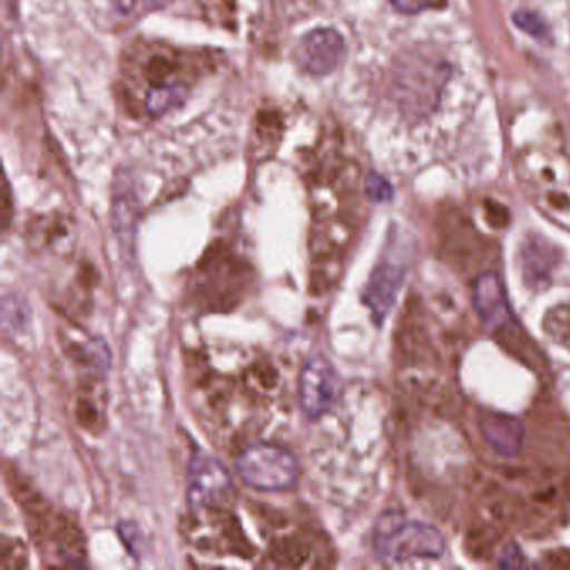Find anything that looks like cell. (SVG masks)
I'll list each match as a JSON object with an SVG mask.
<instances>
[{
	"instance_id": "1",
	"label": "cell",
	"mask_w": 570,
	"mask_h": 570,
	"mask_svg": "<svg viewBox=\"0 0 570 570\" xmlns=\"http://www.w3.org/2000/svg\"><path fill=\"white\" fill-rule=\"evenodd\" d=\"M253 279V266L225 243L216 242L199 259L193 275L191 302L199 312H233L248 295Z\"/></svg>"
},
{
	"instance_id": "2",
	"label": "cell",
	"mask_w": 570,
	"mask_h": 570,
	"mask_svg": "<svg viewBox=\"0 0 570 570\" xmlns=\"http://www.w3.org/2000/svg\"><path fill=\"white\" fill-rule=\"evenodd\" d=\"M132 78L145 86V111L161 118L178 108L189 95L188 59L169 46H148L132 59Z\"/></svg>"
},
{
	"instance_id": "3",
	"label": "cell",
	"mask_w": 570,
	"mask_h": 570,
	"mask_svg": "<svg viewBox=\"0 0 570 570\" xmlns=\"http://www.w3.org/2000/svg\"><path fill=\"white\" fill-rule=\"evenodd\" d=\"M445 550L442 533L429 523L409 520L399 512H385L373 532V552L385 563L413 559H436Z\"/></svg>"
},
{
	"instance_id": "4",
	"label": "cell",
	"mask_w": 570,
	"mask_h": 570,
	"mask_svg": "<svg viewBox=\"0 0 570 570\" xmlns=\"http://www.w3.org/2000/svg\"><path fill=\"white\" fill-rule=\"evenodd\" d=\"M236 472L246 485L263 492H283L298 482L296 456L285 446L256 442L245 446L236 456Z\"/></svg>"
},
{
	"instance_id": "5",
	"label": "cell",
	"mask_w": 570,
	"mask_h": 570,
	"mask_svg": "<svg viewBox=\"0 0 570 570\" xmlns=\"http://www.w3.org/2000/svg\"><path fill=\"white\" fill-rule=\"evenodd\" d=\"M235 482L223 463L206 453L193 456L188 466V502L191 512H218L235 505Z\"/></svg>"
},
{
	"instance_id": "6",
	"label": "cell",
	"mask_w": 570,
	"mask_h": 570,
	"mask_svg": "<svg viewBox=\"0 0 570 570\" xmlns=\"http://www.w3.org/2000/svg\"><path fill=\"white\" fill-rule=\"evenodd\" d=\"M342 380L325 356H315L303 366L298 379V400L306 419L318 420L338 402Z\"/></svg>"
},
{
	"instance_id": "7",
	"label": "cell",
	"mask_w": 570,
	"mask_h": 570,
	"mask_svg": "<svg viewBox=\"0 0 570 570\" xmlns=\"http://www.w3.org/2000/svg\"><path fill=\"white\" fill-rule=\"evenodd\" d=\"M345 52V39L336 29H315L303 39L296 51V59L308 75L322 78L340 68Z\"/></svg>"
},
{
	"instance_id": "8",
	"label": "cell",
	"mask_w": 570,
	"mask_h": 570,
	"mask_svg": "<svg viewBox=\"0 0 570 570\" xmlns=\"http://www.w3.org/2000/svg\"><path fill=\"white\" fill-rule=\"evenodd\" d=\"M473 305L482 322L490 328L503 330L512 320L505 289L495 273H487L476 278Z\"/></svg>"
},
{
	"instance_id": "9",
	"label": "cell",
	"mask_w": 570,
	"mask_h": 570,
	"mask_svg": "<svg viewBox=\"0 0 570 570\" xmlns=\"http://www.w3.org/2000/svg\"><path fill=\"white\" fill-rule=\"evenodd\" d=\"M269 559L275 566L289 567V569L322 566L318 539L309 532L282 535L273 540Z\"/></svg>"
},
{
	"instance_id": "10",
	"label": "cell",
	"mask_w": 570,
	"mask_h": 570,
	"mask_svg": "<svg viewBox=\"0 0 570 570\" xmlns=\"http://www.w3.org/2000/svg\"><path fill=\"white\" fill-rule=\"evenodd\" d=\"M403 282V268L392 262H382L372 273L365 292V303L373 318L382 323L395 303L396 293Z\"/></svg>"
},
{
	"instance_id": "11",
	"label": "cell",
	"mask_w": 570,
	"mask_h": 570,
	"mask_svg": "<svg viewBox=\"0 0 570 570\" xmlns=\"http://www.w3.org/2000/svg\"><path fill=\"white\" fill-rule=\"evenodd\" d=\"M138 213V196L135 188L126 176H121L116 181L115 196H112V228L125 252H132Z\"/></svg>"
},
{
	"instance_id": "12",
	"label": "cell",
	"mask_w": 570,
	"mask_h": 570,
	"mask_svg": "<svg viewBox=\"0 0 570 570\" xmlns=\"http://www.w3.org/2000/svg\"><path fill=\"white\" fill-rule=\"evenodd\" d=\"M480 430L483 439L495 452L503 456H515L523 445L522 423L503 413L487 412L480 416Z\"/></svg>"
},
{
	"instance_id": "13",
	"label": "cell",
	"mask_w": 570,
	"mask_h": 570,
	"mask_svg": "<svg viewBox=\"0 0 570 570\" xmlns=\"http://www.w3.org/2000/svg\"><path fill=\"white\" fill-rule=\"evenodd\" d=\"M68 355L78 365L92 370L95 373H101V375L108 372L109 362H111L108 343L101 338L86 340V342L81 343H69Z\"/></svg>"
},
{
	"instance_id": "14",
	"label": "cell",
	"mask_w": 570,
	"mask_h": 570,
	"mask_svg": "<svg viewBox=\"0 0 570 570\" xmlns=\"http://www.w3.org/2000/svg\"><path fill=\"white\" fill-rule=\"evenodd\" d=\"M76 422L89 433H99L105 426L102 412L92 396L79 395L75 403Z\"/></svg>"
},
{
	"instance_id": "15",
	"label": "cell",
	"mask_w": 570,
	"mask_h": 570,
	"mask_svg": "<svg viewBox=\"0 0 570 570\" xmlns=\"http://www.w3.org/2000/svg\"><path fill=\"white\" fill-rule=\"evenodd\" d=\"M543 325H546V332L549 333L556 342L570 348V306L553 308L552 312L547 315Z\"/></svg>"
},
{
	"instance_id": "16",
	"label": "cell",
	"mask_w": 570,
	"mask_h": 570,
	"mask_svg": "<svg viewBox=\"0 0 570 570\" xmlns=\"http://www.w3.org/2000/svg\"><path fill=\"white\" fill-rule=\"evenodd\" d=\"M248 386L255 392L269 393L278 385V372L269 363H256L248 372Z\"/></svg>"
},
{
	"instance_id": "17",
	"label": "cell",
	"mask_w": 570,
	"mask_h": 570,
	"mask_svg": "<svg viewBox=\"0 0 570 570\" xmlns=\"http://www.w3.org/2000/svg\"><path fill=\"white\" fill-rule=\"evenodd\" d=\"M28 566V550L21 540H6L2 546V569H22Z\"/></svg>"
},
{
	"instance_id": "18",
	"label": "cell",
	"mask_w": 570,
	"mask_h": 570,
	"mask_svg": "<svg viewBox=\"0 0 570 570\" xmlns=\"http://www.w3.org/2000/svg\"><path fill=\"white\" fill-rule=\"evenodd\" d=\"M513 22L522 29L527 35L533 36V38H543L546 36L547 29L546 24H543L542 19L539 16L533 14V12L529 11H519L513 14Z\"/></svg>"
},
{
	"instance_id": "19",
	"label": "cell",
	"mask_w": 570,
	"mask_h": 570,
	"mask_svg": "<svg viewBox=\"0 0 570 570\" xmlns=\"http://www.w3.org/2000/svg\"><path fill=\"white\" fill-rule=\"evenodd\" d=\"M366 196L373 202L383 203L392 198L393 191L390 183L380 175H370L365 181Z\"/></svg>"
},
{
	"instance_id": "20",
	"label": "cell",
	"mask_w": 570,
	"mask_h": 570,
	"mask_svg": "<svg viewBox=\"0 0 570 570\" xmlns=\"http://www.w3.org/2000/svg\"><path fill=\"white\" fill-rule=\"evenodd\" d=\"M390 2L396 11L403 12V14H419L432 4L430 0H390Z\"/></svg>"
},
{
	"instance_id": "21",
	"label": "cell",
	"mask_w": 570,
	"mask_h": 570,
	"mask_svg": "<svg viewBox=\"0 0 570 570\" xmlns=\"http://www.w3.org/2000/svg\"><path fill=\"white\" fill-rule=\"evenodd\" d=\"M500 566L502 567H523L525 566V560H523L522 552H520L519 547L509 546L502 552V557H500Z\"/></svg>"
},
{
	"instance_id": "22",
	"label": "cell",
	"mask_w": 570,
	"mask_h": 570,
	"mask_svg": "<svg viewBox=\"0 0 570 570\" xmlns=\"http://www.w3.org/2000/svg\"><path fill=\"white\" fill-rule=\"evenodd\" d=\"M115 2L116 9H118L121 14H129L136 6V0H115Z\"/></svg>"
},
{
	"instance_id": "23",
	"label": "cell",
	"mask_w": 570,
	"mask_h": 570,
	"mask_svg": "<svg viewBox=\"0 0 570 570\" xmlns=\"http://www.w3.org/2000/svg\"><path fill=\"white\" fill-rule=\"evenodd\" d=\"M165 2L166 0H146V6H148L149 9H156L165 4Z\"/></svg>"
}]
</instances>
